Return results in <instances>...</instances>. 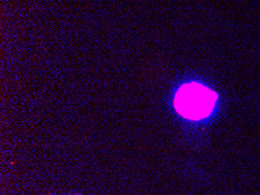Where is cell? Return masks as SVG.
<instances>
[{
  "instance_id": "obj_1",
  "label": "cell",
  "mask_w": 260,
  "mask_h": 195,
  "mask_svg": "<svg viewBox=\"0 0 260 195\" xmlns=\"http://www.w3.org/2000/svg\"><path fill=\"white\" fill-rule=\"evenodd\" d=\"M216 95L201 83H187L177 91L175 107L177 113L189 119H202L211 114Z\"/></svg>"
}]
</instances>
